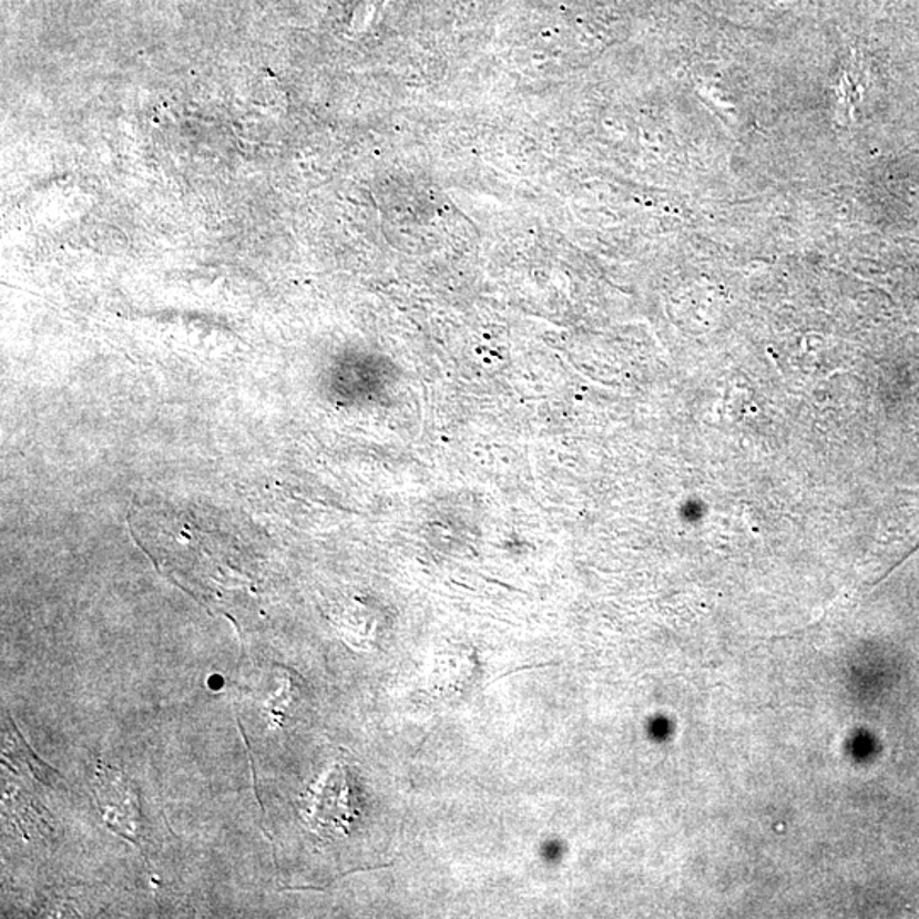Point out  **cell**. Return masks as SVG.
<instances>
[{
	"instance_id": "2",
	"label": "cell",
	"mask_w": 919,
	"mask_h": 919,
	"mask_svg": "<svg viewBox=\"0 0 919 919\" xmlns=\"http://www.w3.org/2000/svg\"><path fill=\"white\" fill-rule=\"evenodd\" d=\"M213 682L215 683H210V686H213V688H221L222 678H218V676H216V678H213Z\"/></svg>"
},
{
	"instance_id": "1",
	"label": "cell",
	"mask_w": 919,
	"mask_h": 919,
	"mask_svg": "<svg viewBox=\"0 0 919 919\" xmlns=\"http://www.w3.org/2000/svg\"><path fill=\"white\" fill-rule=\"evenodd\" d=\"M95 794L108 825L120 835L140 843V806L132 782L120 772L101 765L95 775Z\"/></svg>"
}]
</instances>
